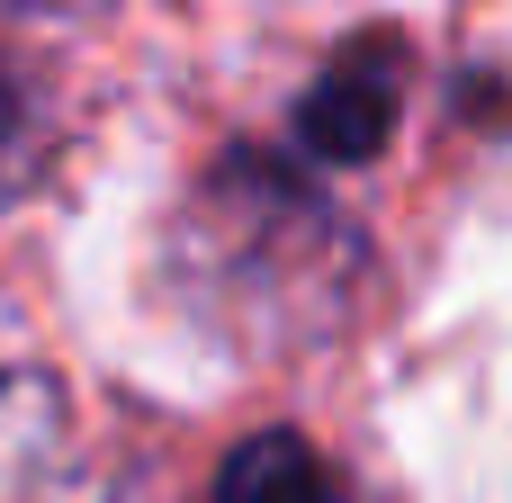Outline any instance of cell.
Segmentation results:
<instances>
[{
	"label": "cell",
	"instance_id": "1",
	"mask_svg": "<svg viewBox=\"0 0 512 503\" xmlns=\"http://www.w3.org/2000/svg\"><path fill=\"white\" fill-rule=\"evenodd\" d=\"M0 503H135L54 369H0Z\"/></svg>",
	"mask_w": 512,
	"mask_h": 503
},
{
	"label": "cell",
	"instance_id": "4",
	"mask_svg": "<svg viewBox=\"0 0 512 503\" xmlns=\"http://www.w3.org/2000/svg\"><path fill=\"white\" fill-rule=\"evenodd\" d=\"M36 171H45V108H36L27 81L0 63V216L36 189Z\"/></svg>",
	"mask_w": 512,
	"mask_h": 503
},
{
	"label": "cell",
	"instance_id": "2",
	"mask_svg": "<svg viewBox=\"0 0 512 503\" xmlns=\"http://www.w3.org/2000/svg\"><path fill=\"white\" fill-rule=\"evenodd\" d=\"M396 108H405L396 45H387V36H360V45H342V54L315 72V90L297 99L288 135H297L306 162H369V153L396 135Z\"/></svg>",
	"mask_w": 512,
	"mask_h": 503
},
{
	"label": "cell",
	"instance_id": "3",
	"mask_svg": "<svg viewBox=\"0 0 512 503\" xmlns=\"http://www.w3.org/2000/svg\"><path fill=\"white\" fill-rule=\"evenodd\" d=\"M207 503H351V486L324 468V450L306 432H252L225 468Z\"/></svg>",
	"mask_w": 512,
	"mask_h": 503
},
{
	"label": "cell",
	"instance_id": "5",
	"mask_svg": "<svg viewBox=\"0 0 512 503\" xmlns=\"http://www.w3.org/2000/svg\"><path fill=\"white\" fill-rule=\"evenodd\" d=\"M108 0H0V18H27V27H72V18H99Z\"/></svg>",
	"mask_w": 512,
	"mask_h": 503
}]
</instances>
